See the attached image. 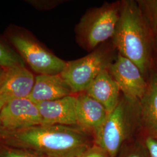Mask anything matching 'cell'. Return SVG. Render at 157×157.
<instances>
[{"label":"cell","instance_id":"1","mask_svg":"<svg viewBox=\"0 0 157 157\" xmlns=\"http://www.w3.org/2000/svg\"><path fill=\"white\" fill-rule=\"evenodd\" d=\"M77 126L40 124L9 131L0 129V142L47 157H78L92 144Z\"/></svg>","mask_w":157,"mask_h":157},{"label":"cell","instance_id":"2","mask_svg":"<svg viewBox=\"0 0 157 157\" xmlns=\"http://www.w3.org/2000/svg\"><path fill=\"white\" fill-rule=\"evenodd\" d=\"M112 39L118 53L134 62L145 77L152 63L154 33L137 1H121L119 17Z\"/></svg>","mask_w":157,"mask_h":157},{"label":"cell","instance_id":"3","mask_svg":"<svg viewBox=\"0 0 157 157\" xmlns=\"http://www.w3.org/2000/svg\"><path fill=\"white\" fill-rule=\"evenodd\" d=\"M137 127L140 128V101H129L122 96L94 135V144L109 157H116L124 142Z\"/></svg>","mask_w":157,"mask_h":157},{"label":"cell","instance_id":"4","mask_svg":"<svg viewBox=\"0 0 157 157\" xmlns=\"http://www.w3.org/2000/svg\"><path fill=\"white\" fill-rule=\"evenodd\" d=\"M121 1L105 2L90 8L80 18L75 28L76 40L84 50L91 52L112 39L118 23Z\"/></svg>","mask_w":157,"mask_h":157},{"label":"cell","instance_id":"5","mask_svg":"<svg viewBox=\"0 0 157 157\" xmlns=\"http://www.w3.org/2000/svg\"><path fill=\"white\" fill-rule=\"evenodd\" d=\"M115 58L112 49L98 47L87 56L67 62L60 74L73 94L84 92L100 73L108 70Z\"/></svg>","mask_w":157,"mask_h":157},{"label":"cell","instance_id":"6","mask_svg":"<svg viewBox=\"0 0 157 157\" xmlns=\"http://www.w3.org/2000/svg\"><path fill=\"white\" fill-rule=\"evenodd\" d=\"M11 41L23 59L39 75H59L66 65L67 62L26 36L15 34Z\"/></svg>","mask_w":157,"mask_h":157},{"label":"cell","instance_id":"7","mask_svg":"<svg viewBox=\"0 0 157 157\" xmlns=\"http://www.w3.org/2000/svg\"><path fill=\"white\" fill-rule=\"evenodd\" d=\"M108 71L126 99L139 102L146 94L148 86L140 69L128 58L118 53Z\"/></svg>","mask_w":157,"mask_h":157},{"label":"cell","instance_id":"8","mask_svg":"<svg viewBox=\"0 0 157 157\" xmlns=\"http://www.w3.org/2000/svg\"><path fill=\"white\" fill-rule=\"evenodd\" d=\"M1 129L13 131L42 124L37 104L28 97L12 100L6 102L0 112Z\"/></svg>","mask_w":157,"mask_h":157},{"label":"cell","instance_id":"9","mask_svg":"<svg viewBox=\"0 0 157 157\" xmlns=\"http://www.w3.org/2000/svg\"><path fill=\"white\" fill-rule=\"evenodd\" d=\"M34 81L33 73L24 66L4 69L0 79V100L6 104L12 100L28 98Z\"/></svg>","mask_w":157,"mask_h":157},{"label":"cell","instance_id":"10","mask_svg":"<svg viewBox=\"0 0 157 157\" xmlns=\"http://www.w3.org/2000/svg\"><path fill=\"white\" fill-rule=\"evenodd\" d=\"M76 103L77 97L74 94L37 103L42 118L41 124L77 126Z\"/></svg>","mask_w":157,"mask_h":157},{"label":"cell","instance_id":"11","mask_svg":"<svg viewBox=\"0 0 157 157\" xmlns=\"http://www.w3.org/2000/svg\"><path fill=\"white\" fill-rule=\"evenodd\" d=\"M76 97L77 126L88 135L94 136L109 112L100 102L84 92L79 93Z\"/></svg>","mask_w":157,"mask_h":157},{"label":"cell","instance_id":"12","mask_svg":"<svg viewBox=\"0 0 157 157\" xmlns=\"http://www.w3.org/2000/svg\"><path fill=\"white\" fill-rule=\"evenodd\" d=\"M71 90L59 75H38L28 97L35 104L53 101L72 95Z\"/></svg>","mask_w":157,"mask_h":157},{"label":"cell","instance_id":"13","mask_svg":"<svg viewBox=\"0 0 157 157\" xmlns=\"http://www.w3.org/2000/svg\"><path fill=\"white\" fill-rule=\"evenodd\" d=\"M84 93L100 102L109 113L118 105L121 97L118 84L108 70L100 73Z\"/></svg>","mask_w":157,"mask_h":157},{"label":"cell","instance_id":"14","mask_svg":"<svg viewBox=\"0 0 157 157\" xmlns=\"http://www.w3.org/2000/svg\"><path fill=\"white\" fill-rule=\"evenodd\" d=\"M140 128L157 139V73L152 75L146 94L140 101Z\"/></svg>","mask_w":157,"mask_h":157},{"label":"cell","instance_id":"15","mask_svg":"<svg viewBox=\"0 0 157 157\" xmlns=\"http://www.w3.org/2000/svg\"><path fill=\"white\" fill-rule=\"evenodd\" d=\"M17 66L25 67L22 58L0 42V67L8 69Z\"/></svg>","mask_w":157,"mask_h":157},{"label":"cell","instance_id":"16","mask_svg":"<svg viewBox=\"0 0 157 157\" xmlns=\"http://www.w3.org/2000/svg\"><path fill=\"white\" fill-rule=\"evenodd\" d=\"M137 1L154 33V31L157 28V0Z\"/></svg>","mask_w":157,"mask_h":157},{"label":"cell","instance_id":"17","mask_svg":"<svg viewBox=\"0 0 157 157\" xmlns=\"http://www.w3.org/2000/svg\"><path fill=\"white\" fill-rule=\"evenodd\" d=\"M0 157H47L28 150L8 146L0 142Z\"/></svg>","mask_w":157,"mask_h":157},{"label":"cell","instance_id":"18","mask_svg":"<svg viewBox=\"0 0 157 157\" xmlns=\"http://www.w3.org/2000/svg\"><path fill=\"white\" fill-rule=\"evenodd\" d=\"M142 144L145 147L150 157H157V139L143 134Z\"/></svg>","mask_w":157,"mask_h":157},{"label":"cell","instance_id":"19","mask_svg":"<svg viewBox=\"0 0 157 157\" xmlns=\"http://www.w3.org/2000/svg\"><path fill=\"white\" fill-rule=\"evenodd\" d=\"M78 157H109L106 152L97 144H92Z\"/></svg>","mask_w":157,"mask_h":157},{"label":"cell","instance_id":"20","mask_svg":"<svg viewBox=\"0 0 157 157\" xmlns=\"http://www.w3.org/2000/svg\"><path fill=\"white\" fill-rule=\"evenodd\" d=\"M128 157H150L145 147L141 143L139 148L135 150L132 154H129Z\"/></svg>","mask_w":157,"mask_h":157},{"label":"cell","instance_id":"21","mask_svg":"<svg viewBox=\"0 0 157 157\" xmlns=\"http://www.w3.org/2000/svg\"><path fill=\"white\" fill-rule=\"evenodd\" d=\"M155 50L157 60V28L154 31V50Z\"/></svg>","mask_w":157,"mask_h":157},{"label":"cell","instance_id":"22","mask_svg":"<svg viewBox=\"0 0 157 157\" xmlns=\"http://www.w3.org/2000/svg\"><path fill=\"white\" fill-rule=\"evenodd\" d=\"M6 104V103L2 101L1 100H0V112L2 108V107H4V105ZM1 129V121H0V129Z\"/></svg>","mask_w":157,"mask_h":157},{"label":"cell","instance_id":"23","mask_svg":"<svg viewBox=\"0 0 157 157\" xmlns=\"http://www.w3.org/2000/svg\"><path fill=\"white\" fill-rule=\"evenodd\" d=\"M4 72V69L3 67H0V79L2 78Z\"/></svg>","mask_w":157,"mask_h":157},{"label":"cell","instance_id":"24","mask_svg":"<svg viewBox=\"0 0 157 157\" xmlns=\"http://www.w3.org/2000/svg\"></svg>","mask_w":157,"mask_h":157}]
</instances>
